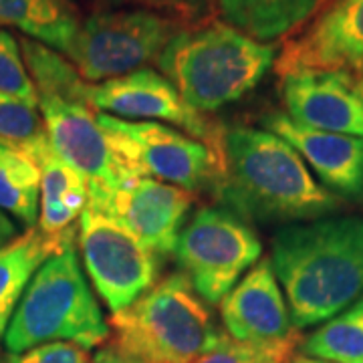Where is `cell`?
Here are the masks:
<instances>
[{
  "label": "cell",
  "mask_w": 363,
  "mask_h": 363,
  "mask_svg": "<svg viewBox=\"0 0 363 363\" xmlns=\"http://www.w3.org/2000/svg\"><path fill=\"white\" fill-rule=\"evenodd\" d=\"M0 363H2V355H0Z\"/></svg>",
  "instance_id": "33"
},
{
  "label": "cell",
  "mask_w": 363,
  "mask_h": 363,
  "mask_svg": "<svg viewBox=\"0 0 363 363\" xmlns=\"http://www.w3.org/2000/svg\"><path fill=\"white\" fill-rule=\"evenodd\" d=\"M327 0H218L222 21L260 43L293 37Z\"/></svg>",
  "instance_id": "17"
},
{
  "label": "cell",
  "mask_w": 363,
  "mask_h": 363,
  "mask_svg": "<svg viewBox=\"0 0 363 363\" xmlns=\"http://www.w3.org/2000/svg\"><path fill=\"white\" fill-rule=\"evenodd\" d=\"M216 198L242 220L311 222L333 216L343 200L315 180L297 150L259 128H224Z\"/></svg>",
  "instance_id": "1"
},
{
  "label": "cell",
  "mask_w": 363,
  "mask_h": 363,
  "mask_svg": "<svg viewBox=\"0 0 363 363\" xmlns=\"http://www.w3.org/2000/svg\"><path fill=\"white\" fill-rule=\"evenodd\" d=\"M277 55V43L250 39L218 18L182 26L156 63L186 105L206 116L257 89Z\"/></svg>",
  "instance_id": "3"
},
{
  "label": "cell",
  "mask_w": 363,
  "mask_h": 363,
  "mask_svg": "<svg viewBox=\"0 0 363 363\" xmlns=\"http://www.w3.org/2000/svg\"><path fill=\"white\" fill-rule=\"evenodd\" d=\"M264 130L289 142L317 174L321 186L339 200L363 206V140L343 133L305 128L285 111H269L260 119Z\"/></svg>",
  "instance_id": "15"
},
{
  "label": "cell",
  "mask_w": 363,
  "mask_h": 363,
  "mask_svg": "<svg viewBox=\"0 0 363 363\" xmlns=\"http://www.w3.org/2000/svg\"><path fill=\"white\" fill-rule=\"evenodd\" d=\"M87 101L97 113L172 125L204 142L222 156L224 128L190 109L176 87L156 69L145 67L121 77L89 85Z\"/></svg>",
  "instance_id": "10"
},
{
  "label": "cell",
  "mask_w": 363,
  "mask_h": 363,
  "mask_svg": "<svg viewBox=\"0 0 363 363\" xmlns=\"http://www.w3.org/2000/svg\"><path fill=\"white\" fill-rule=\"evenodd\" d=\"M40 117L55 154L87 180V186L113 190L128 182L97 113L87 105L39 97Z\"/></svg>",
  "instance_id": "14"
},
{
  "label": "cell",
  "mask_w": 363,
  "mask_h": 363,
  "mask_svg": "<svg viewBox=\"0 0 363 363\" xmlns=\"http://www.w3.org/2000/svg\"><path fill=\"white\" fill-rule=\"evenodd\" d=\"M220 319L236 341L272 343L298 335L269 259H260L222 298Z\"/></svg>",
  "instance_id": "16"
},
{
  "label": "cell",
  "mask_w": 363,
  "mask_h": 363,
  "mask_svg": "<svg viewBox=\"0 0 363 363\" xmlns=\"http://www.w3.org/2000/svg\"><path fill=\"white\" fill-rule=\"evenodd\" d=\"M196 194L156 178H131L113 190L87 186V206L128 228L157 257L174 255Z\"/></svg>",
  "instance_id": "11"
},
{
  "label": "cell",
  "mask_w": 363,
  "mask_h": 363,
  "mask_svg": "<svg viewBox=\"0 0 363 363\" xmlns=\"http://www.w3.org/2000/svg\"><path fill=\"white\" fill-rule=\"evenodd\" d=\"M0 142L35 156L40 145L49 142L39 107L0 91Z\"/></svg>",
  "instance_id": "24"
},
{
  "label": "cell",
  "mask_w": 363,
  "mask_h": 363,
  "mask_svg": "<svg viewBox=\"0 0 363 363\" xmlns=\"http://www.w3.org/2000/svg\"><path fill=\"white\" fill-rule=\"evenodd\" d=\"M291 363H331V362H323V359H315V357H307V355H295L293 362Z\"/></svg>",
  "instance_id": "30"
},
{
  "label": "cell",
  "mask_w": 363,
  "mask_h": 363,
  "mask_svg": "<svg viewBox=\"0 0 363 363\" xmlns=\"http://www.w3.org/2000/svg\"><path fill=\"white\" fill-rule=\"evenodd\" d=\"M180 21L150 9L97 11L81 18L67 59L89 85L145 69L182 28Z\"/></svg>",
  "instance_id": "7"
},
{
  "label": "cell",
  "mask_w": 363,
  "mask_h": 363,
  "mask_svg": "<svg viewBox=\"0 0 363 363\" xmlns=\"http://www.w3.org/2000/svg\"><path fill=\"white\" fill-rule=\"evenodd\" d=\"M109 331L116 347L143 363H194L224 335L208 303L180 271L111 315Z\"/></svg>",
  "instance_id": "4"
},
{
  "label": "cell",
  "mask_w": 363,
  "mask_h": 363,
  "mask_svg": "<svg viewBox=\"0 0 363 363\" xmlns=\"http://www.w3.org/2000/svg\"><path fill=\"white\" fill-rule=\"evenodd\" d=\"M33 160L40 172L39 230L65 245H75V222L79 218L67 210L65 200L79 192H87V180L55 154L51 142L40 145Z\"/></svg>",
  "instance_id": "19"
},
{
  "label": "cell",
  "mask_w": 363,
  "mask_h": 363,
  "mask_svg": "<svg viewBox=\"0 0 363 363\" xmlns=\"http://www.w3.org/2000/svg\"><path fill=\"white\" fill-rule=\"evenodd\" d=\"M97 113V111H95ZM125 178H156L188 192H216L222 156L192 135L157 121H128L97 113Z\"/></svg>",
  "instance_id": "6"
},
{
  "label": "cell",
  "mask_w": 363,
  "mask_h": 363,
  "mask_svg": "<svg viewBox=\"0 0 363 363\" xmlns=\"http://www.w3.org/2000/svg\"><path fill=\"white\" fill-rule=\"evenodd\" d=\"M91 363H143V362H140V359H135V357L128 355L125 351H121L119 347H116L113 343H109V345L101 347V350L93 355Z\"/></svg>",
  "instance_id": "28"
},
{
  "label": "cell",
  "mask_w": 363,
  "mask_h": 363,
  "mask_svg": "<svg viewBox=\"0 0 363 363\" xmlns=\"http://www.w3.org/2000/svg\"><path fill=\"white\" fill-rule=\"evenodd\" d=\"M172 2H180V4H200V2H206V0H172Z\"/></svg>",
  "instance_id": "31"
},
{
  "label": "cell",
  "mask_w": 363,
  "mask_h": 363,
  "mask_svg": "<svg viewBox=\"0 0 363 363\" xmlns=\"http://www.w3.org/2000/svg\"><path fill=\"white\" fill-rule=\"evenodd\" d=\"M109 335V321L81 271L73 245L52 255L33 277L4 333V345L9 353H23L63 341L89 351Z\"/></svg>",
  "instance_id": "5"
},
{
  "label": "cell",
  "mask_w": 363,
  "mask_h": 363,
  "mask_svg": "<svg viewBox=\"0 0 363 363\" xmlns=\"http://www.w3.org/2000/svg\"><path fill=\"white\" fill-rule=\"evenodd\" d=\"M298 345V335L285 341L272 343H252V341H236L226 333L220 341L198 357L194 363H291Z\"/></svg>",
  "instance_id": "25"
},
{
  "label": "cell",
  "mask_w": 363,
  "mask_h": 363,
  "mask_svg": "<svg viewBox=\"0 0 363 363\" xmlns=\"http://www.w3.org/2000/svg\"><path fill=\"white\" fill-rule=\"evenodd\" d=\"M2 363H91L89 351L75 343H45L23 353H9Z\"/></svg>",
  "instance_id": "27"
},
{
  "label": "cell",
  "mask_w": 363,
  "mask_h": 363,
  "mask_svg": "<svg viewBox=\"0 0 363 363\" xmlns=\"http://www.w3.org/2000/svg\"><path fill=\"white\" fill-rule=\"evenodd\" d=\"M14 236H16V228H14V222L9 218L6 212L0 210V247H4L6 242H11Z\"/></svg>",
  "instance_id": "29"
},
{
  "label": "cell",
  "mask_w": 363,
  "mask_h": 363,
  "mask_svg": "<svg viewBox=\"0 0 363 363\" xmlns=\"http://www.w3.org/2000/svg\"><path fill=\"white\" fill-rule=\"evenodd\" d=\"M77 230L83 264L111 315L128 309L156 285L160 257L119 222L85 206Z\"/></svg>",
  "instance_id": "9"
},
{
  "label": "cell",
  "mask_w": 363,
  "mask_h": 363,
  "mask_svg": "<svg viewBox=\"0 0 363 363\" xmlns=\"http://www.w3.org/2000/svg\"><path fill=\"white\" fill-rule=\"evenodd\" d=\"M269 260L293 327L325 323L363 297V216L289 224L272 236Z\"/></svg>",
  "instance_id": "2"
},
{
  "label": "cell",
  "mask_w": 363,
  "mask_h": 363,
  "mask_svg": "<svg viewBox=\"0 0 363 363\" xmlns=\"http://www.w3.org/2000/svg\"><path fill=\"white\" fill-rule=\"evenodd\" d=\"M350 71L363 75V0H327L279 49L274 71Z\"/></svg>",
  "instance_id": "12"
},
{
  "label": "cell",
  "mask_w": 363,
  "mask_h": 363,
  "mask_svg": "<svg viewBox=\"0 0 363 363\" xmlns=\"http://www.w3.org/2000/svg\"><path fill=\"white\" fill-rule=\"evenodd\" d=\"M301 351L323 362L363 363V297L313 331Z\"/></svg>",
  "instance_id": "23"
},
{
  "label": "cell",
  "mask_w": 363,
  "mask_h": 363,
  "mask_svg": "<svg viewBox=\"0 0 363 363\" xmlns=\"http://www.w3.org/2000/svg\"><path fill=\"white\" fill-rule=\"evenodd\" d=\"M285 113L305 128L363 140V75L350 71H293L281 75Z\"/></svg>",
  "instance_id": "13"
},
{
  "label": "cell",
  "mask_w": 363,
  "mask_h": 363,
  "mask_svg": "<svg viewBox=\"0 0 363 363\" xmlns=\"http://www.w3.org/2000/svg\"><path fill=\"white\" fill-rule=\"evenodd\" d=\"M0 91L39 107V95L26 73L18 40L6 30H0Z\"/></svg>",
  "instance_id": "26"
},
{
  "label": "cell",
  "mask_w": 363,
  "mask_h": 363,
  "mask_svg": "<svg viewBox=\"0 0 363 363\" xmlns=\"http://www.w3.org/2000/svg\"><path fill=\"white\" fill-rule=\"evenodd\" d=\"M105 2H107V4H113V6H116V4H121V2H128V0H105Z\"/></svg>",
  "instance_id": "32"
},
{
  "label": "cell",
  "mask_w": 363,
  "mask_h": 363,
  "mask_svg": "<svg viewBox=\"0 0 363 363\" xmlns=\"http://www.w3.org/2000/svg\"><path fill=\"white\" fill-rule=\"evenodd\" d=\"M18 47L25 61L26 73L39 97H55L67 104L89 107L87 101L89 83L79 75L75 65L65 55L28 37H21Z\"/></svg>",
  "instance_id": "21"
},
{
  "label": "cell",
  "mask_w": 363,
  "mask_h": 363,
  "mask_svg": "<svg viewBox=\"0 0 363 363\" xmlns=\"http://www.w3.org/2000/svg\"><path fill=\"white\" fill-rule=\"evenodd\" d=\"M67 247L73 245H65L43 234L39 226L28 228L0 247V337H4L33 277L52 255Z\"/></svg>",
  "instance_id": "18"
},
{
  "label": "cell",
  "mask_w": 363,
  "mask_h": 363,
  "mask_svg": "<svg viewBox=\"0 0 363 363\" xmlns=\"http://www.w3.org/2000/svg\"><path fill=\"white\" fill-rule=\"evenodd\" d=\"M16 28L61 55H69L81 26L73 0H0V28Z\"/></svg>",
  "instance_id": "20"
},
{
  "label": "cell",
  "mask_w": 363,
  "mask_h": 363,
  "mask_svg": "<svg viewBox=\"0 0 363 363\" xmlns=\"http://www.w3.org/2000/svg\"><path fill=\"white\" fill-rule=\"evenodd\" d=\"M40 172L35 160L0 142V210L33 228L39 220Z\"/></svg>",
  "instance_id": "22"
},
{
  "label": "cell",
  "mask_w": 363,
  "mask_h": 363,
  "mask_svg": "<svg viewBox=\"0 0 363 363\" xmlns=\"http://www.w3.org/2000/svg\"><path fill=\"white\" fill-rule=\"evenodd\" d=\"M174 257L208 305L220 301L262 257L257 230L224 206H202L182 228Z\"/></svg>",
  "instance_id": "8"
}]
</instances>
